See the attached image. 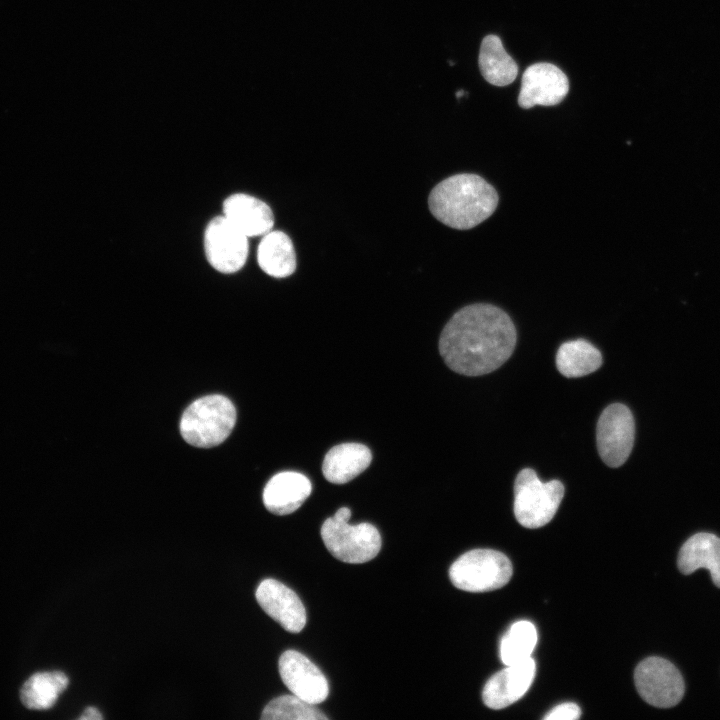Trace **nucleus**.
<instances>
[{
    "label": "nucleus",
    "instance_id": "obj_1",
    "mask_svg": "<svg viewBox=\"0 0 720 720\" xmlns=\"http://www.w3.org/2000/svg\"><path fill=\"white\" fill-rule=\"evenodd\" d=\"M515 326L499 307L476 303L458 310L443 328L439 351L446 365L466 376L488 374L512 355Z\"/></svg>",
    "mask_w": 720,
    "mask_h": 720
},
{
    "label": "nucleus",
    "instance_id": "obj_2",
    "mask_svg": "<svg viewBox=\"0 0 720 720\" xmlns=\"http://www.w3.org/2000/svg\"><path fill=\"white\" fill-rule=\"evenodd\" d=\"M494 187L476 174L462 173L438 183L430 192L432 215L448 227L471 229L489 218L498 205Z\"/></svg>",
    "mask_w": 720,
    "mask_h": 720
},
{
    "label": "nucleus",
    "instance_id": "obj_3",
    "mask_svg": "<svg viewBox=\"0 0 720 720\" xmlns=\"http://www.w3.org/2000/svg\"><path fill=\"white\" fill-rule=\"evenodd\" d=\"M235 422L232 402L223 395H209L195 400L184 411L180 433L190 445L211 448L230 435Z\"/></svg>",
    "mask_w": 720,
    "mask_h": 720
},
{
    "label": "nucleus",
    "instance_id": "obj_4",
    "mask_svg": "<svg viewBox=\"0 0 720 720\" xmlns=\"http://www.w3.org/2000/svg\"><path fill=\"white\" fill-rule=\"evenodd\" d=\"M351 510L342 507L324 521L321 537L328 551L338 560L359 564L372 560L380 551L381 536L370 523L350 525Z\"/></svg>",
    "mask_w": 720,
    "mask_h": 720
},
{
    "label": "nucleus",
    "instance_id": "obj_5",
    "mask_svg": "<svg viewBox=\"0 0 720 720\" xmlns=\"http://www.w3.org/2000/svg\"><path fill=\"white\" fill-rule=\"evenodd\" d=\"M564 496L558 480L542 482L530 468L521 470L514 483V514L524 527L534 529L549 523Z\"/></svg>",
    "mask_w": 720,
    "mask_h": 720
},
{
    "label": "nucleus",
    "instance_id": "obj_6",
    "mask_svg": "<svg viewBox=\"0 0 720 720\" xmlns=\"http://www.w3.org/2000/svg\"><path fill=\"white\" fill-rule=\"evenodd\" d=\"M512 573V564L505 554L492 549H474L451 565L449 578L458 589L486 592L506 585Z\"/></svg>",
    "mask_w": 720,
    "mask_h": 720
},
{
    "label": "nucleus",
    "instance_id": "obj_7",
    "mask_svg": "<svg viewBox=\"0 0 720 720\" xmlns=\"http://www.w3.org/2000/svg\"><path fill=\"white\" fill-rule=\"evenodd\" d=\"M634 682L642 699L659 708L675 706L685 691L682 675L675 665L656 656L648 657L637 665Z\"/></svg>",
    "mask_w": 720,
    "mask_h": 720
},
{
    "label": "nucleus",
    "instance_id": "obj_8",
    "mask_svg": "<svg viewBox=\"0 0 720 720\" xmlns=\"http://www.w3.org/2000/svg\"><path fill=\"white\" fill-rule=\"evenodd\" d=\"M634 435V418L629 408L621 403L606 407L596 429L598 453L603 462L612 468L623 465L632 451Z\"/></svg>",
    "mask_w": 720,
    "mask_h": 720
},
{
    "label": "nucleus",
    "instance_id": "obj_9",
    "mask_svg": "<svg viewBox=\"0 0 720 720\" xmlns=\"http://www.w3.org/2000/svg\"><path fill=\"white\" fill-rule=\"evenodd\" d=\"M204 250L208 262L215 270L225 274L235 273L246 263L249 252L248 237L224 215L216 216L206 226Z\"/></svg>",
    "mask_w": 720,
    "mask_h": 720
},
{
    "label": "nucleus",
    "instance_id": "obj_10",
    "mask_svg": "<svg viewBox=\"0 0 720 720\" xmlns=\"http://www.w3.org/2000/svg\"><path fill=\"white\" fill-rule=\"evenodd\" d=\"M569 92V81L565 73L551 63H535L522 76L518 104L529 109L537 105L559 104Z\"/></svg>",
    "mask_w": 720,
    "mask_h": 720
},
{
    "label": "nucleus",
    "instance_id": "obj_11",
    "mask_svg": "<svg viewBox=\"0 0 720 720\" xmlns=\"http://www.w3.org/2000/svg\"><path fill=\"white\" fill-rule=\"evenodd\" d=\"M279 673L286 687L300 699L316 705L326 700L329 685L321 670L296 650L279 658Z\"/></svg>",
    "mask_w": 720,
    "mask_h": 720
},
{
    "label": "nucleus",
    "instance_id": "obj_12",
    "mask_svg": "<svg viewBox=\"0 0 720 720\" xmlns=\"http://www.w3.org/2000/svg\"><path fill=\"white\" fill-rule=\"evenodd\" d=\"M255 597L272 619L286 631L300 632L306 624V611L298 595L275 579H265L257 587Z\"/></svg>",
    "mask_w": 720,
    "mask_h": 720
},
{
    "label": "nucleus",
    "instance_id": "obj_13",
    "mask_svg": "<svg viewBox=\"0 0 720 720\" xmlns=\"http://www.w3.org/2000/svg\"><path fill=\"white\" fill-rule=\"evenodd\" d=\"M536 664L530 657L507 665L486 682L482 699L492 709H502L518 701L529 689L535 677Z\"/></svg>",
    "mask_w": 720,
    "mask_h": 720
},
{
    "label": "nucleus",
    "instance_id": "obj_14",
    "mask_svg": "<svg viewBox=\"0 0 720 720\" xmlns=\"http://www.w3.org/2000/svg\"><path fill=\"white\" fill-rule=\"evenodd\" d=\"M223 215L248 238L265 235L274 224L271 208L244 193L232 194L224 200Z\"/></svg>",
    "mask_w": 720,
    "mask_h": 720
},
{
    "label": "nucleus",
    "instance_id": "obj_15",
    "mask_svg": "<svg viewBox=\"0 0 720 720\" xmlns=\"http://www.w3.org/2000/svg\"><path fill=\"white\" fill-rule=\"evenodd\" d=\"M312 490L309 479L293 471L274 475L263 491L266 509L276 515H287L296 511L308 498Z\"/></svg>",
    "mask_w": 720,
    "mask_h": 720
},
{
    "label": "nucleus",
    "instance_id": "obj_16",
    "mask_svg": "<svg viewBox=\"0 0 720 720\" xmlns=\"http://www.w3.org/2000/svg\"><path fill=\"white\" fill-rule=\"evenodd\" d=\"M677 565L685 575L708 569L713 583L720 588V538L704 532L691 536L680 548Z\"/></svg>",
    "mask_w": 720,
    "mask_h": 720
},
{
    "label": "nucleus",
    "instance_id": "obj_17",
    "mask_svg": "<svg viewBox=\"0 0 720 720\" xmlns=\"http://www.w3.org/2000/svg\"><path fill=\"white\" fill-rule=\"evenodd\" d=\"M369 448L360 443H343L332 447L322 464L323 475L331 483L344 484L357 477L371 463Z\"/></svg>",
    "mask_w": 720,
    "mask_h": 720
},
{
    "label": "nucleus",
    "instance_id": "obj_18",
    "mask_svg": "<svg viewBox=\"0 0 720 720\" xmlns=\"http://www.w3.org/2000/svg\"><path fill=\"white\" fill-rule=\"evenodd\" d=\"M260 268L275 278L290 276L296 269V254L291 239L282 231H269L257 249Z\"/></svg>",
    "mask_w": 720,
    "mask_h": 720
},
{
    "label": "nucleus",
    "instance_id": "obj_19",
    "mask_svg": "<svg viewBox=\"0 0 720 720\" xmlns=\"http://www.w3.org/2000/svg\"><path fill=\"white\" fill-rule=\"evenodd\" d=\"M479 68L484 79L495 86L511 84L518 75V66L506 52L497 35L483 38L479 52Z\"/></svg>",
    "mask_w": 720,
    "mask_h": 720
},
{
    "label": "nucleus",
    "instance_id": "obj_20",
    "mask_svg": "<svg viewBox=\"0 0 720 720\" xmlns=\"http://www.w3.org/2000/svg\"><path fill=\"white\" fill-rule=\"evenodd\" d=\"M601 365V352L584 339L563 343L556 354L557 369L568 378L588 375L600 368Z\"/></svg>",
    "mask_w": 720,
    "mask_h": 720
},
{
    "label": "nucleus",
    "instance_id": "obj_21",
    "mask_svg": "<svg viewBox=\"0 0 720 720\" xmlns=\"http://www.w3.org/2000/svg\"><path fill=\"white\" fill-rule=\"evenodd\" d=\"M68 685L67 676L59 671L32 675L23 685L20 698L29 709L43 710L54 705Z\"/></svg>",
    "mask_w": 720,
    "mask_h": 720
},
{
    "label": "nucleus",
    "instance_id": "obj_22",
    "mask_svg": "<svg viewBox=\"0 0 720 720\" xmlns=\"http://www.w3.org/2000/svg\"><path fill=\"white\" fill-rule=\"evenodd\" d=\"M537 644L535 626L527 620L513 623L500 644L502 662L507 665L522 662L531 657Z\"/></svg>",
    "mask_w": 720,
    "mask_h": 720
},
{
    "label": "nucleus",
    "instance_id": "obj_23",
    "mask_svg": "<svg viewBox=\"0 0 720 720\" xmlns=\"http://www.w3.org/2000/svg\"><path fill=\"white\" fill-rule=\"evenodd\" d=\"M262 720H326L327 716L314 705L293 695L272 699L263 709Z\"/></svg>",
    "mask_w": 720,
    "mask_h": 720
},
{
    "label": "nucleus",
    "instance_id": "obj_24",
    "mask_svg": "<svg viewBox=\"0 0 720 720\" xmlns=\"http://www.w3.org/2000/svg\"><path fill=\"white\" fill-rule=\"evenodd\" d=\"M581 710L575 703H563L554 707L547 715L543 717L545 720H576L580 717Z\"/></svg>",
    "mask_w": 720,
    "mask_h": 720
},
{
    "label": "nucleus",
    "instance_id": "obj_25",
    "mask_svg": "<svg viewBox=\"0 0 720 720\" xmlns=\"http://www.w3.org/2000/svg\"><path fill=\"white\" fill-rule=\"evenodd\" d=\"M80 720H101L103 719L100 711L95 707H87L83 714L78 718Z\"/></svg>",
    "mask_w": 720,
    "mask_h": 720
},
{
    "label": "nucleus",
    "instance_id": "obj_26",
    "mask_svg": "<svg viewBox=\"0 0 720 720\" xmlns=\"http://www.w3.org/2000/svg\"><path fill=\"white\" fill-rule=\"evenodd\" d=\"M463 94H464V91L461 90V91H459L458 93H456V96L459 98V97H461Z\"/></svg>",
    "mask_w": 720,
    "mask_h": 720
}]
</instances>
